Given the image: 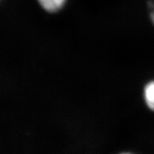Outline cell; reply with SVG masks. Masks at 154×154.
I'll use <instances>...</instances> for the list:
<instances>
[{
	"label": "cell",
	"instance_id": "obj_1",
	"mask_svg": "<svg viewBox=\"0 0 154 154\" xmlns=\"http://www.w3.org/2000/svg\"><path fill=\"white\" fill-rule=\"evenodd\" d=\"M43 8L50 12L59 10L64 5L66 0H38Z\"/></svg>",
	"mask_w": 154,
	"mask_h": 154
},
{
	"label": "cell",
	"instance_id": "obj_2",
	"mask_svg": "<svg viewBox=\"0 0 154 154\" xmlns=\"http://www.w3.org/2000/svg\"><path fill=\"white\" fill-rule=\"evenodd\" d=\"M144 98L148 106L154 111V81L149 82L146 86L144 88Z\"/></svg>",
	"mask_w": 154,
	"mask_h": 154
},
{
	"label": "cell",
	"instance_id": "obj_3",
	"mask_svg": "<svg viewBox=\"0 0 154 154\" xmlns=\"http://www.w3.org/2000/svg\"><path fill=\"white\" fill-rule=\"evenodd\" d=\"M151 19H152V21H153V22L154 24V11L152 13V14H151Z\"/></svg>",
	"mask_w": 154,
	"mask_h": 154
},
{
	"label": "cell",
	"instance_id": "obj_4",
	"mask_svg": "<svg viewBox=\"0 0 154 154\" xmlns=\"http://www.w3.org/2000/svg\"><path fill=\"white\" fill-rule=\"evenodd\" d=\"M120 154H131V153H120Z\"/></svg>",
	"mask_w": 154,
	"mask_h": 154
}]
</instances>
